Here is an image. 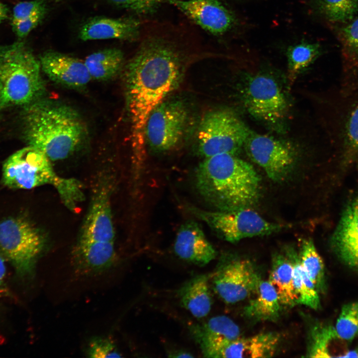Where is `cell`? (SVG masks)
Instances as JSON below:
<instances>
[{
	"label": "cell",
	"instance_id": "obj_20",
	"mask_svg": "<svg viewBox=\"0 0 358 358\" xmlns=\"http://www.w3.org/2000/svg\"><path fill=\"white\" fill-rule=\"evenodd\" d=\"M280 337L274 332L239 337L223 348L216 358H270L276 353Z\"/></svg>",
	"mask_w": 358,
	"mask_h": 358
},
{
	"label": "cell",
	"instance_id": "obj_8",
	"mask_svg": "<svg viewBox=\"0 0 358 358\" xmlns=\"http://www.w3.org/2000/svg\"><path fill=\"white\" fill-rule=\"evenodd\" d=\"M187 209L206 223L220 238L230 243L269 235L282 228V225L266 220L251 208L209 211L188 205Z\"/></svg>",
	"mask_w": 358,
	"mask_h": 358
},
{
	"label": "cell",
	"instance_id": "obj_7",
	"mask_svg": "<svg viewBox=\"0 0 358 358\" xmlns=\"http://www.w3.org/2000/svg\"><path fill=\"white\" fill-rule=\"evenodd\" d=\"M250 129L232 111L217 109L206 113L196 133V151L204 158L221 154L236 155L243 147Z\"/></svg>",
	"mask_w": 358,
	"mask_h": 358
},
{
	"label": "cell",
	"instance_id": "obj_39",
	"mask_svg": "<svg viewBox=\"0 0 358 358\" xmlns=\"http://www.w3.org/2000/svg\"><path fill=\"white\" fill-rule=\"evenodd\" d=\"M8 13V7L0 1V24L7 18Z\"/></svg>",
	"mask_w": 358,
	"mask_h": 358
},
{
	"label": "cell",
	"instance_id": "obj_31",
	"mask_svg": "<svg viewBox=\"0 0 358 358\" xmlns=\"http://www.w3.org/2000/svg\"><path fill=\"white\" fill-rule=\"evenodd\" d=\"M335 329L343 340L350 341L358 337V302L343 306Z\"/></svg>",
	"mask_w": 358,
	"mask_h": 358
},
{
	"label": "cell",
	"instance_id": "obj_9",
	"mask_svg": "<svg viewBox=\"0 0 358 358\" xmlns=\"http://www.w3.org/2000/svg\"><path fill=\"white\" fill-rule=\"evenodd\" d=\"M189 118L188 109L182 101L165 100L148 118L145 130L146 145L159 152L175 148L185 135Z\"/></svg>",
	"mask_w": 358,
	"mask_h": 358
},
{
	"label": "cell",
	"instance_id": "obj_37",
	"mask_svg": "<svg viewBox=\"0 0 358 358\" xmlns=\"http://www.w3.org/2000/svg\"><path fill=\"white\" fill-rule=\"evenodd\" d=\"M47 10V7L45 8L12 26L13 32L19 39L25 38L41 22L45 16Z\"/></svg>",
	"mask_w": 358,
	"mask_h": 358
},
{
	"label": "cell",
	"instance_id": "obj_24",
	"mask_svg": "<svg viewBox=\"0 0 358 358\" xmlns=\"http://www.w3.org/2000/svg\"><path fill=\"white\" fill-rule=\"evenodd\" d=\"M292 278L293 266L290 260L285 253L275 254L268 281L274 288L282 305H296Z\"/></svg>",
	"mask_w": 358,
	"mask_h": 358
},
{
	"label": "cell",
	"instance_id": "obj_36",
	"mask_svg": "<svg viewBox=\"0 0 358 358\" xmlns=\"http://www.w3.org/2000/svg\"><path fill=\"white\" fill-rule=\"evenodd\" d=\"M345 135L347 145L353 152L358 155V103L348 117Z\"/></svg>",
	"mask_w": 358,
	"mask_h": 358
},
{
	"label": "cell",
	"instance_id": "obj_2",
	"mask_svg": "<svg viewBox=\"0 0 358 358\" xmlns=\"http://www.w3.org/2000/svg\"><path fill=\"white\" fill-rule=\"evenodd\" d=\"M195 189L217 210L251 208L261 196V179L253 166L236 155L204 158L194 175Z\"/></svg>",
	"mask_w": 358,
	"mask_h": 358
},
{
	"label": "cell",
	"instance_id": "obj_41",
	"mask_svg": "<svg viewBox=\"0 0 358 358\" xmlns=\"http://www.w3.org/2000/svg\"><path fill=\"white\" fill-rule=\"evenodd\" d=\"M2 108V90L0 84V110Z\"/></svg>",
	"mask_w": 358,
	"mask_h": 358
},
{
	"label": "cell",
	"instance_id": "obj_40",
	"mask_svg": "<svg viewBox=\"0 0 358 358\" xmlns=\"http://www.w3.org/2000/svg\"><path fill=\"white\" fill-rule=\"evenodd\" d=\"M169 357L173 358H192L193 356L190 355V353L184 351H176L170 354Z\"/></svg>",
	"mask_w": 358,
	"mask_h": 358
},
{
	"label": "cell",
	"instance_id": "obj_5",
	"mask_svg": "<svg viewBox=\"0 0 358 358\" xmlns=\"http://www.w3.org/2000/svg\"><path fill=\"white\" fill-rule=\"evenodd\" d=\"M41 66L21 41L0 46L2 107L28 105L43 97L45 86Z\"/></svg>",
	"mask_w": 358,
	"mask_h": 358
},
{
	"label": "cell",
	"instance_id": "obj_26",
	"mask_svg": "<svg viewBox=\"0 0 358 358\" xmlns=\"http://www.w3.org/2000/svg\"><path fill=\"white\" fill-rule=\"evenodd\" d=\"M284 253L292 264V281L297 298L296 305L301 304L313 309H318L320 306L318 291L302 268L299 255L291 247H286Z\"/></svg>",
	"mask_w": 358,
	"mask_h": 358
},
{
	"label": "cell",
	"instance_id": "obj_34",
	"mask_svg": "<svg viewBox=\"0 0 358 358\" xmlns=\"http://www.w3.org/2000/svg\"><path fill=\"white\" fill-rule=\"evenodd\" d=\"M342 33L345 50L358 63V17L345 27Z\"/></svg>",
	"mask_w": 358,
	"mask_h": 358
},
{
	"label": "cell",
	"instance_id": "obj_1",
	"mask_svg": "<svg viewBox=\"0 0 358 358\" xmlns=\"http://www.w3.org/2000/svg\"><path fill=\"white\" fill-rule=\"evenodd\" d=\"M171 31L147 32L124 67L126 108L135 156L143 157L145 126L152 111L179 86L184 68L183 39Z\"/></svg>",
	"mask_w": 358,
	"mask_h": 358
},
{
	"label": "cell",
	"instance_id": "obj_12",
	"mask_svg": "<svg viewBox=\"0 0 358 358\" xmlns=\"http://www.w3.org/2000/svg\"><path fill=\"white\" fill-rule=\"evenodd\" d=\"M243 101L250 114L268 123L280 121L288 111L286 97L278 85L265 75L249 78L243 91Z\"/></svg>",
	"mask_w": 358,
	"mask_h": 358
},
{
	"label": "cell",
	"instance_id": "obj_18",
	"mask_svg": "<svg viewBox=\"0 0 358 358\" xmlns=\"http://www.w3.org/2000/svg\"><path fill=\"white\" fill-rule=\"evenodd\" d=\"M332 244L344 263L358 268V197L352 200L344 211Z\"/></svg>",
	"mask_w": 358,
	"mask_h": 358
},
{
	"label": "cell",
	"instance_id": "obj_11",
	"mask_svg": "<svg viewBox=\"0 0 358 358\" xmlns=\"http://www.w3.org/2000/svg\"><path fill=\"white\" fill-rule=\"evenodd\" d=\"M243 147L251 160L275 182L284 180L297 160V152L291 143L250 129Z\"/></svg>",
	"mask_w": 358,
	"mask_h": 358
},
{
	"label": "cell",
	"instance_id": "obj_19",
	"mask_svg": "<svg viewBox=\"0 0 358 358\" xmlns=\"http://www.w3.org/2000/svg\"><path fill=\"white\" fill-rule=\"evenodd\" d=\"M140 22L132 18L95 17L86 22L80 29L83 41L117 39L132 40L140 33Z\"/></svg>",
	"mask_w": 358,
	"mask_h": 358
},
{
	"label": "cell",
	"instance_id": "obj_27",
	"mask_svg": "<svg viewBox=\"0 0 358 358\" xmlns=\"http://www.w3.org/2000/svg\"><path fill=\"white\" fill-rule=\"evenodd\" d=\"M335 327L330 325L317 324L311 330L306 357H336L334 352L338 340Z\"/></svg>",
	"mask_w": 358,
	"mask_h": 358
},
{
	"label": "cell",
	"instance_id": "obj_22",
	"mask_svg": "<svg viewBox=\"0 0 358 358\" xmlns=\"http://www.w3.org/2000/svg\"><path fill=\"white\" fill-rule=\"evenodd\" d=\"M209 278V275L207 274L197 275L184 283L178 290L182 307L197 318L206 317L211 309Z\"/></svg>",
	"mask_w": 358,
	"mask_h": 358
},
{
	"label": "cell",
	"instance_id": "obj_38",
	"mask_svg": "<svg viewBox=\"0 0 358 358\" xmlns=\"http://www.w3.org/2000/svg\"><path fill=\"white\" fill-rule=\"evenodd\" d=\"M4 257L0 255V293L6 292L4 279L6 274V267Z\"/></svg>",
	"mask_w": 358,
	"mask_h": 358
},
{
	"label": "cell",
	"instance_id": "obj_4",
	"mask_svg": "<svg viewBox=\"0 0 358 358\" xmlns=\"http://www.w3.org/2000/svg\"><path fill=\"white\" fill-rule=\"evenodd\" d=\"M2 181L4 185L14 189H30L52 185L71 210H75L84 200L83 186L80 181L59 176L48 158L38 149L29 145L14 152L4 161Z\"/></svg>",
	"mask_w": 358,
	"mask_h": 358
},
{
	"label": "cell",
	"instance_id": "obj_32",
	"mask_svg": "<svg viewBox=\"0 0 358 358\" xmlns=\"http://www.w3.org/2000/svg\"><path fill=\"white\" fill-rule=\"evenodd\" d=\"M87 354L90 358L121 357L114 342L108 338H98L92 340L89 345Z\"/></svg>",
	"mask_w": 358,
	"mask_h": 358
},
{
	"label": "cell",
	"instance_id": "obj_13",
	"mask_svg": "<svg viewBox=\"0 0 358 358\" xmlns=\"http://www.w3.org/2000/svg\"><path fill=\"white\" fill-rule=\"evenodd\" d=\"M39 62L41 70L53 82L72 89H81L91 78L84 62L54 51L44 52Z\"/></svg>",
	"mask_w": 358,
	"mask_h": 358
},
{
	"label": "cell",
	"instance_id": "obj_25",
	"mask_svg": "<svg viewBox=\"0 0 358 358\" xmlns=\"http://www.w3.org/2000/svg\"><path fill=\"white\" fill-rule=\"evenodd\" d=\"M84 63L91 80L107 81L117 76L124 64L123 53L117 48H108L93 52Z\"/></svg>",
	"mask_w": 358,
	"mask_h": 358
},
{
	"label": "cell",
	"instance_id": "obj_33",
	"mask_svg": "<svg viewBox=\"0 0 358 358\" xmlns=\"http://www.w3.org/2000/svg\"><path fill=\"white\" fill-rule=\"evenodd\" d=\"M46 4L47 0H32L17 3L13 9L11 25L46 8Z\"/></svg>",
	"mask_w": 358,
	"mask_h": 358
},
{
	"label": "cell",
	"instance_id": "obj_6",
	"mask_svg": "<svg viewBox=\"0 0 358 358\" xmlns=\"http://www.w3.org/2000/svg\"><path fill=\"white\" fill-rule=\"evenodd\" d=\"M45 238L34 225L21 217L0 221V251L21 277L31 276L43 252Z\"/></svg>",
	"mask_w": 358,
	"mask_h": 358
},
{
	"label": "cell",
	"instance_id": "obj_16",
	"mask_svg": "<svg viewBox=\"0 0 358 358\" xmlns=\"http://www.w3.org/2000/svg\"><path fill=\"white\" fill-rule=\"evenodd\" d=\"M104 185L95 191L82 228L80 239L114 241L109 189Z\"/></svg>",
	"mask_w": 358,
	"mask_h": 358
},
{
	"label": "cell",
	"instance_id": "obj_23",
	"mask_svg": "<svg viewBox=\"0 0 358 358\" xmlns=\"http://www.w3.org/2000/svg\"><path fill=\"white\" fill-rule=\"evenodd\" d=\"M255 296L245 306L243 314L254 321H275L279 317L281 304L277 294L268 281L261 280Z\"/></svg>",
	"mask_w": 358,
	"mask_h": 358
},
{
	"label": "cell",
	"instance_id": "obj_29",
	"mask_svg": "<svg viewBox=\"0 0 358 358\" xmlns=\"http://www.w3.org/2000/svg\"><path fill=\"white\" fill-rule=\"evenodd\" d=\"M320 53L318 44L301 43L290 47L287 51V80L291 87L299 74L308 67Z\"/></svg>",
	"mask_w": 358,
	"mask_h": 358
},
{
	"label": "cell",
	"instance_id": "obj_35",
	"mask_svg": "<svg viewBox=\"0 0 358 358\" xmlns=\"http://www.w3.org/2000/svg\"><path fill=\"white\" fill-rule=\"evenodd\" d=\"M120 7L131 10L136 13L147 14L155 10L164 0H107Z\"/></svg>",
	"mask_w": 358,
	"mask_h": 358
},
{
	"label": "cell",
	"instance_id": "obj_30",
	"mask_svg": "<svg viewBox=\"0 0 358 358\" xmlns=\"http://www.w3.org/2000/svg\"><path fill=\"white\" fill-rule=\"evenodd\" d=\"M321 9L326 18L335 22H346L358 11V0H322Z\"/></svg>",
	"mask_w": 358,
	"mask_h": 358
},
{
	"label": "cell",
	"instance_id": "obj_15",
	"mask_svg": "<svg viewBox=\"0 0 358 358\" xmlns=\"http://www.w3.org/2000/svg\"><path fill=\"white\" fill-rule=\"evenodd\" d=\"M189 330L203 356L207 358H216L223 348L241 335L239 326L223 315L213 317L202 324L191 325Z\"/></svg>",
	"mask_w": 358,
	"mask_h": 358
},
{
	"label": "cell",
	"instance_id": "obj_21",
	"mask_svg": "<svg viewBox=\"0 0 358 358\" xmlns=\"http://www.w3.org/2000/svg\"><path fill=\"white\" fill-rule=\"evenodd\" d=\"M74 257L77 266L82 270H104L115 261L114 241L79 240L74 251Z\"/></svg>",
	"mask_w": 358,
	"mask_h": 358
},
{
	"label": "cell",
	"instance_id": "obj_17",
	"mask_svg": "<svg viewBox=\"0 0 358 358\" xmlns=\"http://www.w3.org/2000/svg\"><path fill=\"white\" fill-rule=\"evenodd\" d=\"M174 249L180 259L198 266H204L213 261L217 252L206 238L198 223L187 221L177 232Z\"/></svg>",
	"mask_w": 358,
	"mask_h": 358
},
{
	"label": "cell",
	"instance_id": "obj_3",
	"mask_svg": "<svg viewBox=\"0 0 358 358\" xmlns=\"http://www.w3.org/2000/svg\"><path fill=\"white\" fill-rule=\"evenodd\" d=\"M24 107L22 119L25 139L28 145L41 151L51 161L68 158L86 141V124L70 105L42 97Z\"/></svg>",
	"mask_w": 358,
	"mask_h": 358
},
{
	"label": "cell",
	"instance_id": "obj_28",
	"mask_svg": "<svg viewBox=\"0 0 358 358\" xmlns=\"http://www.w3.org/2000/svg\"><path fill=\"white\" fill-rule=\"evenodd\" d=\"M299 255L302 268L318 292L323 291L325 287L324 264L312 240L307 239L302 241Z\"/></svg>",
	"mask_w": 358,
	"mask_h": 358
},
{
	"label": "cell",
	"instance_id": "obj_10",
	"mask_svg": "<svg viewBox=\"0 0 358 358\" xmlns=\"http://www.w3.org/2000/svg\"><path fill=\"white\" fill-rule=\"evenodd\" d=\"M216 293L226 303L243 301L255 294L262 280L249 260L223 255L211 275Z\"/></svg>",
	"mask_w": 358,
	"mask_h": 358
},
{
	"label": "cell",
	"instance_id": "obj_14",
	"mask_svg": "<svg viewBox=\"0 0 358 358\" xmlns=\"http://www.w3.org/2000/svg\"><path fill=\"white\" fill-rule=\"evenodd\" d=\"M206 31L216 35L228 31L234 21L231 13L217 0H164Z\"/></svg>",
	"mask_w": 358,
	"mask_h": 358
}]
</instances>
